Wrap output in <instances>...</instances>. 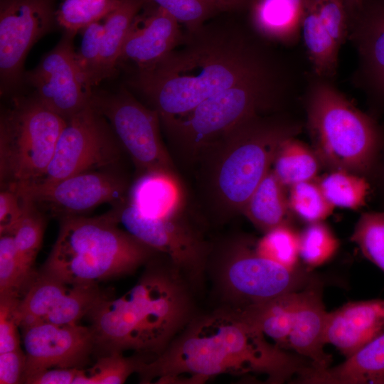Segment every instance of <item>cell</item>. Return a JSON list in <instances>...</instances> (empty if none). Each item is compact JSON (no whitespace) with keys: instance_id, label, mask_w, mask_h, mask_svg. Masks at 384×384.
<instances>
[{"instance_id":"obj_16","label":"cell","mask_w":384,"mask_h":384,"mask_svg":"<svg viewBox=\"0 0 384 384\" xmlns=\"http://www.w3.org/2000/svg\"><path fill=\"white\" fill-rule=\"evenodd\" d=\"M26 357L23 383L53 368H80L95 348L90 326L39 323L21 329Z\"/></svg>"},{"instance_id":"obj_38","label":"cell","mask_w":384,"mask_h":384,"mask_svg":"<svg viewBox=\"0 0 384 384\" xmlns=\"http://www.w3.org/2000/svg\"><path fill=\"white\" fill-rule=\"evenodd\" d=\"M299 237V257L310 267L329 261L339 245L335 235L322 222L309 223Z\"/></svg>"},{"instance_id":"obj_45","label":"cell","mask_w":384,"mask_h":384,"mask_svg":"<svg viewBox=\"0 0 384 384\" xmlns=\"http://www.w3.org/2000/svg\"><path fill=\"white\" fill-rule=\"evenodd\" d=\"M26 357L21 348L0 353V383H23Z\"/></svg>"},{"instance_id":"obj_4","label":"cell","mask_w":384,"mask_h":384,"mask_svg":"<svg viewBox=\"0 0 384 384\" xmlns=\"http://www.w3.org/2000/svg\"><path fill=\"white\" fill-rule=\"evenodd\" d=\"M301 124L280 112L249 118L207 145L197 155L198 176L208 210L218 222L242 213L271 169L282 143L300 132Z\"/></svg>"},{"instance_id":"obj_39","label":"cell","mask_w":384,"mask_h":384,"mask_svg":"<svg viewBox=\"0 0 384 384\" xmlns=\"http://www.w3.org/2000/svg\"><path fill=\"white\" fill-rule=\"evenodd\" d=\"M351 240L384 272V212H370L358 220Z\"/></svg>"},{"instance_id":"obj_23","label":"cell","mask_w":384,"mask_h":384,"mask_svg":"<svg viewBox=\"0 0 384 384\" xmlns=\"http://www.w3.org/2000/svg\"><path fill=\"white\" fill-rule=\"evenodd\" d=\"M127 199L142 215L156 219L182 211L186 203L179 176L159 172L139 175L129 187Z\"/></svg>"},{"instance_id":"obj_29","label":"cell","mask_w":384,"mask_h":384,"mask_svg":"<svg viewBox=\"0 0 384 384\" xmlns=\"http://www.w3.org/2000/svg\"><path fill=\"white\" fill-rule=\"evenodd\" d=\"M70 287L43 272L37 273L21 297L17 309L19 327L42 323Z\"/></svg>"},{"instance_id":"obj_24","label":"cell","mask_w":384,"mask_h":384,"mask_svg":"<svg viewBox=\"0 0 384 384\" xmlns=\"http://www.w3.org/2000/svg\"><path fill=\"white\" fill-rule=\"evenodd\" d=\"M285 188L271 169L247 200L242 213L263 233L287 225L290 208Z\"/></svg>"},{"instance_id":"obj_21","label":"cell","mask_w":384,"mask_h":384,"mask_svg":"<svg viewBox=\"0 0 384 384\" xmlns=\"http://www.w3.org/2000/svg\"><path fill=\"white\" fill-rule=\"evenodd\" d=\"M308 0H251V29L263 40L290 48L301 40V29Z\"/></svg>"},{"instance_id":"obj_2","label":"cell","mask_w":384,"mask_h":384,"mask_svg":"<svg viewBox=\"0 0 384 384\" xmlns=\"http://www.w3.org/2000/svg\"><path fill=\"white\" fill-rule=\"evenodd\" d=\"M311 363L267 341L264 334L238 311L216 307L196 313L159 356L144 361L141 383H203L222 374L267 376L279 384L302 376Z\"/></svg>"},{"instance_id":"obj_12","label":"cell","mask_w":384,"mask_h":384,"mask_svg":"<svg viewBox=\"0 0 384 384\" xmlns=\"http://www.w3.org/2000/svg\"><path fill=\"white\" fill-rule=\"evenodd\" d=\"M122 151L109 122L90 104L66 121L46 174L34 183H53L82 172L111 169L119 161Z\"/></svg>"},{"instance_id":"obj_30","label":"cell","mask_w":384,"mask_h":384,"mask_svg":"<svg viewBox=\"0 0 384 384\" xmlns=\"http://www.w3.org/2000/svg\"><path fill=\"white\" fill-rule=\"evenodd\" d=\"M21 194L24 199L23 213L10 235L23 269L33 277L36 274L33 265L42 245L46 220L43 210Z\"/></svg>"},{"instance_id":"obj_32","label":"cell","mask_w":384,"mask_h":384,"mask_svg":"<svg viewBox=\"0 0 384 384\" xmlns=\"http://www.w3.org/2000/svg\"><path fill=\"white\" fill-rule=\"evenodd\" d=\"M105 297L97 284L70 285L42 323L77 324Z\"/></svg>"},{"instance_id":"obj_47","label":"cell","mask_w":384,"mask_h":384,"mask_svg":"<svg viewBox=\"0 0 384 384\" xmlns=\"http://www.w3.org/2000/svg\"><path fill=\"white\" fill-rule=\"evenodd\" d=\"M221 11L238 10L248 7L251 0H210Z\"/></svg>"},{"instance_id":"obj_15","label":"cell","mask_w":384,"mask_h":384,"mask_svg":"<svg viewBox=\"0 0 384 384\" xmlns=\"http://www.w3.org/2000/svg\"><path fill=\"white\" fill-rule=\"evenodd\" d=\"M75 36L65 31L38 65L23 75L36 98L66 121L90 105L93 92L85 87L77 66Z\"/></svg>"},{"instance_id":"obj_34","label":"cell","mask_w":384,"mask_h":384,"mask_svg":"<svg viewBox=\"0 0 384 384\" xmlns=\"http://www.w3.org/2000/svg\"><path fill=\"white\" fill-rule=\"evenodd\" d=\"M261 255L290 269L298 267L299 237L289 224L274 228L255 241Z\"/></svg>"},{"instance_id":"obj_36","label":"cell","mask_w":384,"mask_h":384,"mask_svg":"<svg viewBox=\"0 0 384 384\" xmlns=\"http://www.w3.org/2000/svg\"><path fill=\"white\" fill-rule=\"evenodd\" d=\"M104 32L103 23L95 22L83 29L75 61L83 84L90 92L101 81V47Z\"/></svg>"},{"instance_id":"obj_37","label":"cell","mask_w":384,"mask_h":384,"mask_svg":"<svg viewBox=\"0 0 384 384\" xmlns=\"http://www.w3.org/2000/svg\"><path fill=\"white\" fill-rule=\"evenodd\" d=\"M288 202L290 210L309 223L322 222L334 208L326 198L319 183L313 181L291 186Z\"/></svg>"},{"instance_id":"obj_1","label":"cell","mask_w":384,"mask_h":384,"mask_svg":"<svg viewBox=\"0 0 384 384\" xmlns=\"http://www.w3.org/2000/svg\"><path fill=\"white\" fill-rule=\"evenodd\" d=\"M252 30L203 25L186 31L161 60L134 70L127 85L156 112L160 122L182 116L206 98L255 78L303 65Z\"/></svg>"},{"instance_id":"obj_7","label":"cell","mask_w":384,"mask_h":384,"mask_svg":"<svg viewBox=\"0 0 384 384\" xmlns=\"http://www.w3.org/2000/svg\"><path fill=\"white\" fill-rule=\"evenodd\" d=\"M306 127L321 162L333 170L372 172L384 141L374 117L360 110L335 82L310 70L302 97Z\"/></svg>"},{"instance_id":"obj_48","label":"cell","mask_w":384,"mask_h":384,"mask_svg":"<svg viewBox=\"0 0 384 384\" xmlns=\"http://www.w3.org/2000/svg\"><path fill=\"white\" fill-rule=\"evenodd\" d=\"M364 1L365 0H344L350 21L360 9Z\"/></svg>"},{"instance_id":"obj_18","label":"cell","mask_w":384,"mask_h":384,"mask_svg":"<svg viewBox=\"0 0 384 384\" xmlns=\"http://www.w3.org/2000/svg\"><path fill=\"white\" fill-rule=\"evenodd\" d=\"M184 34L173 16L146 1L129 26L118 65L132 63L134 70L152 66L177 47Z\"/></svg>"},{"instance_id":"obj_19","label":"cell","mask_w":384,"mask_h":384,"mask_svg":"<svg viewBox=\"0 0 384 384\" xmlns=\"http://www.w3.org/2000/svg\"><path fill=\"white\" fill-rule=\"evenodd\" d=\"M324 282H314L298 292L288 348L309 361L315 369L330 366L324 351L329 312L323 302Z\"/></svg>"},{"instance_id":"obj_22","label":"cell","mask_w":384,"mask_h":384,"mask_svg":"<svg viewBox=\"0 0 384 384\" xmlns=\"http://www.w3.org/2000/svg\"><path fill=\"white\" fill-rule=\"evenodd\" d=\"M299 381L312 384H384V334L337 366L324 369L311 368Z\"/></svg>"},{"instance_id":"obj_44","label":"cell","mask_w":384,"mask_h":384,"mask_svg":"<svg viewBox=\"0 0 384 384\" xmlns=\"http://www.w3.org/2000/svg\"><path fill=\"white\" fill-rule=\"evenodd\" d=\"M24 199L14 186L2 188L0 193V235L11 234L23 213Z\"/></svg>"},{"instance_id":"obj_49","label":"cell","mask_w":384,"mask_h":384,"mask_svg":"<svg viewBox=\"0 0 384 384\" xmlns=\"http://www.w3.org/2000/svg\"><path fill=\"white\" fill-rule=\"evenodd\" d=\"M384 176V175H383Z\"/></svg>"},{"instance_id":"obj_5","label":"cell","mask_w":384,"mask_h":384,"mask_svg":"<svg viewBox=\"0 0 384 384\" xmlns=\"http://www.w3.org/2000/svg\"><path fill=\"white\" fill-rule=\"evenodd\" d=\"M304 66L248 80L220 91L189 112L160 122L177 160L193 164L198 153L240 122L278 113L300 98L306 82Z\"/></svg>"},{"instance_id":"obj_8","label":"cell","mask_w":384,"mask_h":384,"mask_svg":"<svg viewBox=\"0 0 384 384\" xmlns=\"http://www.w3.org/2000/svg\"><path fill=\"white\" fill-rule=\"evenodd\" d=\"M208 270L217 307L238 311L323 280L308 268L290 269L261 255L245 236L229 238L215 248L212 245Z\"/></svg>"},{"instance_id":"obj_3","label":"cell","mask_w":384,"mask_h":384,"mask_svg":"<svg viewBox=\"0 0 384 384\" xmlns=\"http://www.w3.org/2000/svg\"><path fill=\"white\" fill-rule=\"evenodd\" d=\"M146 263L138 282L118 298H102L87 314L95 348L160 355L197 313L193 289L166 255Z\"/></svg>"},{"instance_id":"obj_31","label":"cell","mask_w":384,"mask_h":384,"mask_svg":"<svg viewBox=\"0 0 384 384\" xmlns=\"http://www.w3.org/2000/svg\"><path fill=\"white\" fill-rule=\"evenodd\" d=\"M334 207L356 210L366 201L370 186L360 174L346 170H333L318 183Z\"/></svg>"},{"instance_id":"obj_11","label":"cell","mask_w":384,"mask_h":384,"mask_svg":"<svg viewBox=\"0 0 384 384\" xmlns=\"http://www.w3.org/2000/svg\"><path fill=\"white\" fill-rule=\"evenodd\" d=\"M90 104L109 122L139 175L159 172L178 176L162 141L156 111L141 103L124 87L113 92L93 90Z\"/></svg>"},{"instance_id":"obj_42","label":"cell","mask_w":384,"mask_h":384,"mask_svg":"<svg viewBox=\"0 0 384 384\" xmlns=\"http://www.w3.org/2000/svg\"><path fill=\"white\" fill-rule=\"evenodd\" d=\"M308 4L336 44L348 40L350 20L344 0H308Z\"/></svg>"},{"instance_id":"obj_10","label":"cell","mask_w":384,"mask_h":384,"mask_svg":"<svg viewBox=\"0 0 384 384\" xmlns=\"http://www.w3.org/2000/svg\"><path fill=\"white\" fill-rule=\"evenodd\" d=\"M112 206L108 212L116 222L139 241L167 255L193 290L203 284L212 245L186 208L156 219L142 215L127 197Z\"/></svg>"},{"instance_id":"obj_33","label":"cell","mask_w":384,"mask_h":384,"mask_svg":"<svg viewBox=\"0 0 384 384\" xmlns=\"http://www.w3.org/2000/svg\"><path fill=\"white\" fill-rule=\"evenodd\" d=\"M121 0H63L55 11L57 24L76 35L87 26L105 18Z\"/></svg>"},{"instance_id":"obj_25","label":"cell","mask_w":384,"mask_h":384,"mask_svg":"<svg viewBox=\"0 0 384 384\" xmlns=\"http://www.w3.org/2000/svg\"><path fill=\"white\" fill-rule=\"evenodd\" d=\"M301 39L310 71L320 78L335 82L341 48L324 27L308 1L302 25Z\"/></svg>"},{"instance_id":"obj_26","label":"cell","mask_w":384,"mask_h":384,"mask_svg":"<svg viewBox=\"0 0 384 384\" xmlns=\"http://www.w3.org/2000/svg\"><path fill=\"white\" fill-rule=\"evenodd\" d=\"M298 292L281 295L240 312L275 345L286 350Z\"/></svg>"},{"instance_id":"obj_9","label":"cell","mask_w":384,"mask_h":384,"mask_svg":"<svg viewBox=\"0 0 384 384\" xmlns=\"http://www.w3.org/2000/svg\"><path fill=\"white\" fill-rule=\"evenodd\" d=\"M65 124L35 95L13 98L0 117L1 188L39 181Z\"/></svg>"},{"instance_id":"obj_41","label":"cell","mask_w":384,"mask_h":384,"mask_svg":"<svg viewBox=\"0 0 384 384\" xmlns=\"http://www.w3.org/2000/svg\"><path fill=\"white\" fill-rule=\"evenodd\" d=\"M161 7L179 23L186 31H196L217 12L220 11L210 0H146Z\"/></svg>"},{"instance_id":"obj_13","label":"cell","mask_w":384,"mask_h":384,"mask_svg":"<svg viewBox=\"0 0 384 384\" xmlns=\"http://www.w3.org/2000/svg\"><path fill=\"white\" fill-rule=\"evenodd\" d=\"M57 23L53 0L0 1V91L14 92L23 79L32 46Z\"/></svg>"},{"instance_id":"obj_20","label":"cell","mask_w":384,"mask_h":384,"mask_svg":"<svg viewBox=\"0 0 384 384\" xmlns=\"http://www.w3.org/2000/svg\"><path fill=\"white\" fill-rule=\"evenodd\" d=\"M384 334V299L351 302L329 312L326 341L348 358Z\"/></svg>"},{"instance_id":"obj_40","label":"cell","mask_w":384,"mask_h":384,"mask_svg":"<svg viewBox=\"0 0 384 384\" xmlns=\"http://www.w3.org/2000/svg\"><path fill=\"white\" fill-rule=\"evenodd\" d=\"M146 361L140 357H125L122 352H112L99 358L85 370L90 384H121L134 372H138Z\"/></svg>"},{"instance_id":"obj_27","label":"cell","mask_w":384,"mask_h":384,"mask_svg":"<svg viewBox=\"0 0 384 384\" xmlns=\"http://www.w3.org/2000/svg\"><path fill=\"white\" fill-rule=\"evenodd\" d=\"M146 0H121L103 23L101 47V79L110 78L115 73L121 49L129 26Z\"/></svg>"},{"instance_id":"obj_17","label":"cell","mask_w":384,"mask_h":384,"mask_svg":"<svg viewBox=\"0 0 384 384\" xmlns=\"http://www.w3.org/2000/svg\"><path fill=\"white\" fill-rule=\"evenodd\" d=\"M356 55L352 85L384 111V0H365L350 21L348 40Z\"/></svg>"},{"instance_id":"obj_46","label":"cell","mask_w":384,"mask_h":384,"mask_svg":"<svg viewBox=\"0 0 384 384\" xmlns=\"http://www.w3.org/2000/svg\"><path fill=\"white\" fill-rule=\"evenodd\" d=\"M80 368L47 369L26 381L28 384H73Z\"/></svg>"},{"instance_id":"obj_6","label":"cell","mask_w":384,"mask_h":384,"mask_svg":"<svg viewBox=\"0 0 384 384\" xmlns=\"http://www.w3.org/2000/svg\"><path fill=\"white\" fill-rule=\"evenodd\" d=\"M158 253L120 228L108 212L66 215L41 272L69 285L97 284L134 272Z\"/></svg>"},{"instance_id":"obj_35","label":"cell","mask_w":384,"mask_h":384,"mask_svg":"<svg viewBox=\"0 0 384 384\" xmlns=\"http://www.w3.org/2000/svg\"><path fill=\"white\" fill-rule=\"evenodd\" d=\"M35 276L29 275L23 269L16 252L13 236L9 234L1 235L0 297L11 296L21 298Z\"/></svg>"},{"instance_id":"obj_28","label":"cell","mask_w":384,"mask_h":384,"mask_svg":"<svg viewBox=\"0 0 384 384\" xmlns=\"http://www.w3.org/2000/svg\"><path fill=\"white\" fill-rule=\"evenodd\" d=\"M320 162L317 154L305 144L291 137L279 147L272 170L287 188L301 182L313 181L318 174Z\"/></svg>"},{"instance_id":"obj_14","label":"cell","mask_w":384,"mask_h":384,"mask_svg":"<svg viewBox=\"0 0 384 384\" xmlns=\"http://www.w3.org/2000/svg\"><path fill=\"white\" fill-rule=\"evenodd\" d=\"M11 186L41 209L63 217L80 215L105 203L112 205L127 196L130 185L125 176L105 169L77 174L53 183Z\"/></svg>"},{"instance_id":"obj_43","label":"cell","mask_w":384,"mask_h":384,"mask_svg":"<svg viewBox=\"0 0 384 384\" xmlns=\"http://www.w3.org/2000/svg\"><path fill=\"white\" fill-rule=\"evenodd\" d=\"M21 299L0 297V353L21 348L16 316Z\"/></svg>"}]
</instances>
